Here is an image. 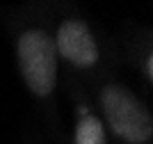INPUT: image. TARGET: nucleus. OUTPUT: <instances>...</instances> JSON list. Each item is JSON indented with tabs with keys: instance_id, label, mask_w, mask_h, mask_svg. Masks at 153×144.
<instances>
[{
	"instance_id": "obj_1",
	"label": "nucleus",
	"mask_w": 153,
	"mask_h": 144,
	"mask_svg": "<svg viewBox=\"0 0 153 144\" xmlns=\"http://www.w3.org/2000/svg\"><path fill=\"white\" fill-rule=\"evenodd\" d=\"M101 121L123 144H149L153 140V114L121 82H105L98 92Z\"/></svg>"
},
{
	"instance_id": "obj_2",
	"label": "nucleus",
	"mask_w": 153,
	"mask_h": 144,
	"mask_svg": "<svg viewBox=\"0 0 153 144\" xmlns=\"http://www.w3.org/2000/svg\"><path fill=\"white\" fill-rule=\"evenodd\" d=\"M16 62L21 78L32 96L48 98L57 87L59 57L55 41L44 28H25L16 37Z\"/></svg>"
},
{
	"instance_id": "obj_3",
	"label": "nucleus",
	"mask_w": 153,
	"mask_h": 144,
	"mask_svg": "<svg viewBox=\"0 0 153 144\" xmlns=\"http://www.w3.org/2000/svg\"><path fill=\"white\" fill-rule=\"evenodd\" d=\"M55 50L57 57L66 60L76 69H91L101 60V48L91 28L80 19H66L55 32Z\"/></svg>"
},
{
	"instance_id": "obj_4",
	"label": "nucleus",
	"mask_w": 153,
	"mask_h": 144,
	"mask_svg": "<svg viewBox=\"0 0 153 144\" xmlns=\"http://www.w3.org/2000/svg\"><path fill=\"white\" fill-rule=\"evenodd\" d=\"M73 144H108V128L101 117L89 107L78 105V119L73 126Z\"/></svg>"
},
{
	"instance_id": "obj_5",
	"label": "nucleus",
	"mask_w": 153,
	"mask_h": 144,
	"mask_svg": "<svg viewBox=\"0 0 153 144\" xmlns=\"http://www.w3.org/2000/svg\"><path fill=\"white\" fill-rule=\"evenodd\" d=\"M144 69H146V75H149V80L153 82V50L146 55V60H144Z\"/></svg>"
}]
</instances>
